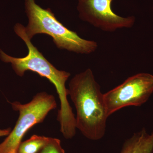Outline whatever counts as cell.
Listing matches in <instances>:
<instances>
[{
  "mask_svg": "<svg viewBox=\"0 0 153 153\" xmlns=\"http://www.w3.org/2000/svg\"><path fill=\"white\" fill-rule=\"evenodd\" d=\"M9 153H17V151H13L11 152H10Z\"/></svg>",
  "mask_w": 153,
  "mask_h": 153,
  "instance_id": "obj_11",
  "label": "cell"
},
{
  "mask_svg": "<svg viewBox=\"0 0 153 153\" xmlns=\"http://www.w3.org/2000/svg\"><path fill=\"white\" fill-rule=\"evenodd\" d=\"M49 137L33 135L19 144L17 153H39L49 141Z\"/></svg>",
  "mask_w": 153,
  "mask_h": 153,
  "instance_id": "obj_8",
  "label": "cell"
},
{
  "mask_svg": "<svg viewBox=\"0 0 153 153\" xmlns=\"http://www.w3.org/2000/svg\"><path fill=\"white\" fill-rule=\"evenodd\" d=\"M114 0H78L77 10L79 18L96 28L108 32L133 27L135 18L123 17L113 11Z\"/></svg>",
  "mask_w": 153,
  "mask_h": 153,
  "instance_id": "obj_6",
  "label": "cell"
},
{
  "mask_svg": "<svg viewBox=\"0 0 153 153\" xmlns=\"http://www.w3.org/2000/svg\"><path fill=\"white\" fill-rule=\"evenodd\" d=\"M14 31L25 41L28 49L27 55L20 58L13 57L0 49L1 60L5 63H10L14 71L19 76H23L26 71H30L45 77L55 86L58 97L66 95L68 92L66 82L70 76V73L58 70L46 59L32 44L23 25L19 23L16 24Z\"/></svg>",
  "mask_w": 153,
  "mask_h": 153,
  "instance_id": "obj_3",
  "label": "cell"
},
{
  "mask_svg": "<svg viewBox=\"0 0 153 153\" xmlns=\"http://www.w3.org/2000/svg\"><path fill=\"white\" fill-rule=\"evenodd\" d=\"M11 104L13 109L19 111V117L13 129L0 144V153L17 151L28 131L37 124L43 122L49 111L57 107L54 96L46 92L37 94L26 104H22L19 102Z\"/></svg>",
  "mask_w": 153,
  "mask_h": 153,
  "instance_id": "obj_4",
  "label": "cell"
},
{
  "mask_svg": "<svg viewBox=\"0 0 153 153\" xmlns=\"http://www.w3.org/2000/svg\"><path fill=\"white\" fill-rule=\"evenodd\" d=\"M120 153H153V131L143 128L134 133L124 143Z\"/></svg>",
  "mask_w": 153,
  "mask_h": 153,
  "instance_id": "obj_7",
  "label": "cell"
},
{
  "mask_svg": "<svg viewBox=\"0 0 153 153\" xmlns=\"http://www.w3.org/2000/svg\"><path fill=\"white\" fill-rule=\"evenodd\" d=\"M39 153H65L60 140L49 137V141Z\"/></svg>",
  "mask_w": 153,
  "mask_h": 153,
  "instance_id": "obj_9",
  "label": "cell"
},
{
  "mask_svg": "<svg viewBox=\"0 0 153 153\" xmlns=\"http://www.w3.org/2000/svg\"><path fill=\"white\" fill-rule=\"evenodd\" d=\"M153 93V75L140 73L128 77L122 84L103 94L108 114L123 108L140 106Z\"/></svg>",
  "mask_w": 153,
  "mask_h": 153,
  "instance_id": "obj_5",
  "label": "cell"
},
{
  "mask_svg": "<svg viewBox=\"0 0 153 153\" xmlns=\"http://www.w3.org/2000/svg\"><path fill=\"white\" fill-rule=\"evenodd\" d=\"M68 90L76 108V128L88 139H101L105 134L109 116L103 94L91 69L88 68L74 76Z\"/></svg>",
  "mask_w": 153,
  "mask_h": 153,
  "instance_id": "obj_1",
  "label": "cell"
},
{
  "mask_svg": "<svg viewBox=\"0 0 153 153\" xmlns=\"http://www.w3.org/2000/svg\"><path fill=\"white\" fill-rule=\"evenodd\" d=\"M25 7L29 19L25 31L30 39L36 34H46L52 37L57 48L79 54H90L97 49V42L83 39L66 28L51 9L43 8L35 0H25Z\"/></svg>",
  "mask_w": 153,
  "mask_h": 153,
  "instance_id": "obj_2",
  "label": "cell"
},
{
  "mask_svg": "<svg viewBox=\"0 0 153 153\" xmlns=\"http://www.w3.org/2000/svg\"><path fill=\"white\" fill-rule=\"evenodd\" d=\"M12 131L11 128L0 129V137L6 136L10 134Z\"/></svg>",
  "mask_w": 153,
  "mask_h": 153,
  "instance_id": "obj_10",
  "label": "cell"
}]
</instances>
